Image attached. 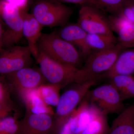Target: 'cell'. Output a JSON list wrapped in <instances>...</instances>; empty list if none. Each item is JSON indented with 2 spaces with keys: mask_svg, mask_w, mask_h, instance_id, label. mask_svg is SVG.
<instances>
[{
  "mask_svg": "<svg viewBox=\"0 0 134 134\" xmlns=\"http://www.w3.org/2000/svg\"><path fill=\"white\" fill-rule=\"evenodd\" d=\"M117 14L122 16L130 22L134 24V0H127Z\"/></svg>",
  "mask_w": 134,
  "mask_h": 134,
  "instance_id": "484cf974",
  "label": "cell"
},
{
  "mask_svg": "<svg viewBox=\"0 0 134 134\" xmlns=\"http://www.w3.org/2000/svg\"><path fill=\"white\" fill-rule=\"evenodd\" d=\"M19 123L17 115L0 119V134H16Z\"/></svg>",
  "mask_w": 134,
  "mask_h": 134,
  "instance_id": "cb8c5ba5",
  "label": "cell"
},
{
  "mask_svg": "<svg viewBox=\"0 0 134 134\" xmlns=\"http://www.w3.org/2000/svg\"><path fill=\"white\" fill-rule=\"evenodd\" d=\"M20 98L25 105L26 112L35 114L54 115L51 107L47 105L40 96L37 89L26 92Z\"/></svg>",
  "mask_w": 134,
  "mask_h": 134,
  "instance_id": "2e32d148",
  "label": "cell"
},
{
  "mask_svg": "<svg viewBox=\"0 0 134 134\" xmlns=\"http://www.w3.org/2000/svg\"><path fill=\"white\" fill-rule=\"evenodd\" d=\"M39 52L36 59L39 69L47 83L55 85L62 89L75 82L78 69L58 62L44 53Z\"/></svg>",
  "mask_w": 134,
  "mask_h": 134,
  "instance_id": "5b68a950",
  "label": "cell"
},
{
  "mask_svg": "<svg viewBox=\"0 0 134 134\" xmlns=\"http://www.w3.org/2000/svg\"><path fill=\"white\" fill-rule=\"evenodd\" d=\"M107 115L96 106L91 120L81 134H108L110 126Z\"/></svg>",
  "mask_w": 134,
  "mask_h": 134,
  "instance_id": "d6986e66",
  "label": "cell"
},
{
  "mask_svg": "<svg viewBox=\"0 0 134 134\" xmlns=\"http://www.w3.org/2000/svg\"><path fill=\"white\" fill-rule=\"evenodd\" d=\"M1 49L15 46L23 37L24 13L12 4L3 0L1 2Z\"/></svg>",
  "mask_w": 134,
  "mask_h": 134,
  "instance_id": "3957f363",
  "label": "cell"
},
{
  "mask_svg": "<svg viewBox=\"0 0 134 134\" xmlns=\"http://www.w3.org/2000/svg\"><path fill=\"white\" fill-rule=\"evenodd\" d=\"M117 34L118 44L123 48H134V24L124 26Z\"/></svg>",
  "mask_w": 134,
  "mask_h": 134,
  "instance_id": "603a6c76",
  "label": "cell"
},
{
  "mask_svg": "<svg viewBox=\"0 0 134 134\" xmlns=\"http://www.w3.org/2000/svg\"><path fill=\"white\" fill-rule=\"evenodd\" d=\"M61 3H74L79 4L82 6L84 5H88L90 0H56Z\"/></svg>",
  "mask_w": 134,
  "mask_h": 134,
  "instance_id": "83f0119b",
  "label": "cell"
},
{
  "mask_svg": "<svg viewBox=\"0 0 134 134\" xmlns=\"http://www.w3.org/2000/svg\"><path fill=\"white\" fill-rule=\"evenodd\" d=\"M22 11H24L28 4L29 0H5Z\"/></svg>",
  "mask_w": 134,
  "mask_h": 134,
  "instance_id": "4316f807",
  "label": "cell"
},
{
  "mask_svg": "<svg viewBox=\"0 0 134 134\" xmlns=\"http://www.w3.org/2000/svg\"><path fill=\"white\" fill-rule=\"evenodd\" d=\"M127 0H90L88 5H92L111 14L118 13Z\"/></svg>",
  "mask_w": 134,
  "mask_h": 134,
  "instance_id": "7402d4cb",
  "label": "cell"
},
{
  "mask_svg": "<svg viewBox=\"0 0 134 134\" xmlns=\"http://www.w3.org/2000/svg\"><path fill=\"white\" fill-rule=\"evenodd\" d=\"M97 83V82L96 81L76 83L75 86L63 93L60 97L54 113V134H57L61 128L67 122L92 86Z\"/></svg>",
  "mask_w": 134,
  "mask_h": 134,
  "instance_id": "277c9868",
  "label": "cell"
},
{
  "mask_svg": "<svg viewBox=\"0 0 134 134\" xmlns=\"http://www.w3.org/2000/svg\"><path fill=\"white\" fill-rule=\"evenodd\" d=\"M13 92L9 84L3 77L0 81V119L9 116L12 112H16V107L11 98Z\"/></svg>",
  "mask_w": 134,
  "mask_h": 134,
  "instance_id": "ffe728a7",
  "label": "cell"
},
{
  "mask_svg": "<svg viewBox=\"0 0 134 134\" xmlns=\"http://www.w3.org/2000/svg\"><path fill=\"white\" fill-rule=\"evenodd\" d=\"M39 51L58 62L78 69L81 55L75 46L62 38L55 32L42 34L38 43Z\"/></svg>",
  "mask_w": 134,
  "mask_h": 134,
  "instance_id": "7a4b0ae2",
  "label": "cell"
},
{
  "mask_svg": "<svg viewBox=\"0 0 134 134\" xmlns=\"http://www.w3.org/2000/svg\"><path fill=\"white\" fill-rule=\"evenodd\" d=\"M55 129L54 115L26 112L16 134H54Z\"/></svg>",
  "mask_w": 134,
  "mask_h": 134,
  "instance_id": "8fae6325",
  "label": "cell"
},
{
  "mask_svg": "<svg viewBox=\"0 0 134 134\" xmlns=\"http://www.w3.org/2000/svg\"><path fill=\"white\" fill-rule=\"evenodd\" d=\"M19 97L47 83L39 69L30 67L1 76Z\"/></svg>",
  "mask_w": 134,
  "mask_h": 134,
  "instance_id": "ba28073f",
  "label": "cell"
},
{
  "mask_svg": "<svg viewBox=\"0 0 134 134\" xmlns=\"http://www.w3.org/2000/svg\"><path fill=\"white\" fill-rule=\"evenodd\" d=\"M110 83L119 93L122 100L134 98V77L129 75H116L110 77Z\"/></svg>",
  "mask_w": 134,
  "mask_h": 134,
  "instance_id": "ac0fdd59",
  "label": "cell"
},
{
  "mask_svg": "<svg viewBox=\"0 0 134 134\" xmlns=\"http://www.w3.org/2000/svg\"><path fill=\"white\" fill-rule=\"evenodd\" d=\"M32 55L29 47L14 46L1 49L0 74L1 76L13 73L30 67Z\"/></svg>",
  "mask_w": 134,
  "mask_h": 134,
  "instance_id": "30bf717a",
  "label": "cell"
},
{
  "mask_svg": "<svg viewBox=\"0 0 134 134\" xmlns=\"http://www.w3.org/2000/svg\"><path fill=\"white\" fill-rule=\"evenodd\" d=\"M43 26L36 19L32 14L24 12L23 33L27 40L32 54L36 59L39 54L38 43L42 33Z\"/></svg>",
  "mask_w": 134,
  "mask_h": 134,
  "instance_id": "7c38bea8",
  "label": "cell"
},
{
  "mask_svg": "<svg viewBox=\"0 0 134 134\" xmlns=\"http://www.w3.org/2000/svg\"><path fill=\"white\" fill-rule=\"evenodd\" d=\"M108 134H134V104L126 108L114 120Z\"/></svg>",
  "mask_w": 134,
  "mask_h": 134,
  "instance_id": "5bb4252c",
  "label": "cell"
},
{
  "mask_svg": "<svg viewBox=\"0 0 134 134\" xmlns=\"http://www.w3.org/2000/svg\"><path fill=\"white\" fill-rule=\"evenodd\" d=\"M108 19L113 32H115L117 34L124 26L132 23L122 16L118 14H111L108 16Z\"/></svg>",
  "mask_w": 134,
  "mask_h": 134,
  "instance_id": "d4e9b609",
  "label": "cell"
},
{
  "mask_svg": "<svg viewBox=\"0 0 134 134\" xmlns=\"http://www.w3.org/2000/svg\"><path fill=\"white\" fill-rule=\"evenodd\" d=\"M86 44L90 53L94 52L104 51L113 48L118 44L114 35L98 34H87Z\"/></svg>",
  "mask_w": 134,
  "mask_h": 134,
  "instance_id": "e0dca14e",
  "label": "cell"
},
{
  "mask_svg": "<svg viewBox=\"0 0 134 134\" xmlns=\"http://www.w3.org/2000/svg\"><path fill=\"white\" fill-rule=\"evenodd\" d=\"M85 96L90 103L107 114H120L126 109L119 93L111 83L90 90Z\"/></svg>",
  "mask_w": 134,
  "mask_h": 134,
  "instance_id": "52a82bcc",
  "label": "cell"
},
{
  "mask_svg": "<svg viewBox=\"0 0 134 134\" xmlns=\"http://www.w3.org/2000/svg\"><path fill=\"white\" fill-rule=\"evenodd\" d=\"M61 89L60 87L46 83L43 84L37 89L39 94L47 105L56 106L59 100V91Z\"/></svg>",
  "mask_w": 134,
  "mask_h": 134,
  "instance_id": "44dd1931",
  "label": "cell"
},
{
  "mask_svg": "<svg viewBox=\"0 0 134 134\" xmlns=\"http://www.w3.org/2000/svg\"><path fill=\"white\" fill-rule=\"evenodd\" d=\"M77 24L88 34L114 35L108 17L104 12L92 5L82 6L79 10Z\"/></svg>",
  "mask_w": 134,
  "mask_h": 134,
  "instance_id": "9c48e42d",
  "label": "cell"
},
{
  "mask_svg": "<svg viewBox=\"0 0 134 134\" xmlns=\"http://www.w3.org/2000/svg\"><path fill=\"white\" fill-rule=\"evenodd\" d=\"M87 34L77 23L64 25L58 34L63 39L79 47L82 54L87 58L90 54L86 44Z\"/></svg>",
  "mask_w": 134,
  "mask_h": 134,
  "instance_id": "4fadbf2b",
  "label": "cell"
},
{
  "mask_svg": "<svg viewBox=\"0 0 134 134\" xmlns=\"http://www.w3.org/2000/svg\"><path fill=\"white\" fill-rule=\"evenodd\" d=\"M134 74V49L124 50L118 56L114 65L106 76L116 75H132Z\"/></svg>",
  "mask_w": 134,
  "mask_h": 134,
  "instance_id": "9a60e30c",
  "label": "cell"
},
{
  "mask_svg": "<svg viewBox=\"0 0 134 134\" xmlns=\"http://www.w3.org/2000/svg\"><path fill=\"white\" fill-rule=\"evenodd\" d=\"M72 13L71 8L56 0H40L32 14L43 26L54 27L65 25Z\"/></svg>",
  "mask_w": 134,
  "mask_h": 134,
  "instance_id": "8992f818",
  "label": "cell"
},
{
  "mask_svg": "<svg viewBox=\"0 0 134 134\" xmlns=\"http://www.w3.org/2000/svg\"><path fill=\"white\" fill-rule=\"evenodd\" d=\"M125 49L118 44L108 50L91 53L86 58L84 65L77 70L75 83L98 82L103 75L106 76Z\"/></svg>",
  "mask_w": 134,
  "mask_h": 134,
  "instance_id": "6da1fadb",
  "label": "cell"
}]
</instances>
